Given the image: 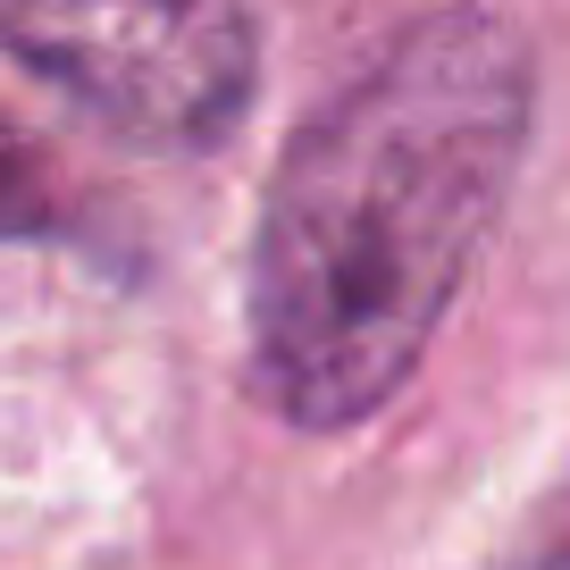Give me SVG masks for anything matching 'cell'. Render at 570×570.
Listing matches in <instances>:
<instances>
[{"mask_svg": "<svg viewBox=\"0 0 570 570\" xmlns=\"http://www.w3.org/2000/svg\"><path fill=\"white\" fill-rule=\"evenodd\" d=\"M0 42L142 151H210L244 118L261 59L252 18L227 0H168V9L18 0L0 9Z\"/></svg>", "mask_w": 570, "mask_h": 570, "instance_id": "2", "label": "cell"}, {"mask_svg": "<svg viewBox=\"0 0 570 570\" xmlns=\"http://www.w3.org/2000/svg\"><path fill=\"white\" fill-rule=\"evenodd\" d=\"M42 227H59L51 168L18 142V126L0 118V235H42Z\"/></svg>", "mask_w": 570, "mask_h": 570, "instance_id": "3", "label": "cell"}, {"mask_svg": "<svg viewBox=\"0 0 570 570\" xmlns=\"http://www.w3.org/2000/svg\"><path fill=\"white\" fill-rule=\"evenodd\" d=\"M503 570H570V495L537 520V537H529V546H520Z\"/></svg>", "mask_w": 570, "mask_h": 570, "instance_id": "4", "label": "cell"}, {"mask_svg": "<svg viewBox=\"0 0 570 570\" xmlns=\"http://www.w3.org/2000/svg\"><path fill=\"white\" fill-rule=\"evenodd\" d=\"M520 26L445 9L344 76L285 142L252 235V377L294 428L403 394L529 151Z\"/></svg>", "mask_w": 570, "mask_h": 570, "instance_id": "1", "label": "cell"}]
</instances>
